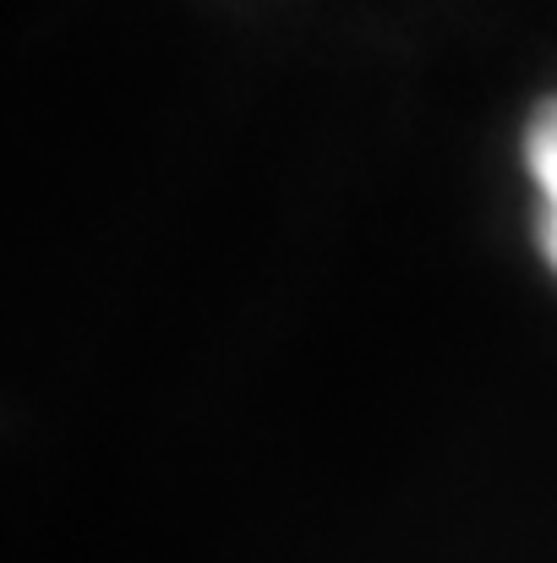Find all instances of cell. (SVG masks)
Listing matches in <instances>:
<instances>
[{"label":"cell","mask_w":557,"mask_h":563,"mask_svg":"<svg viewBox=\"0 0 557 563\" xmlns=\"http://www.w3.org/2000/svg\"><path fill=\"white\" fill-rule=\"evenodd\" d=\"M514 181L525 213V246L557 290V77L531 93L514 121Z\"/></svg>","instance_id":"1"}]
</instances>
